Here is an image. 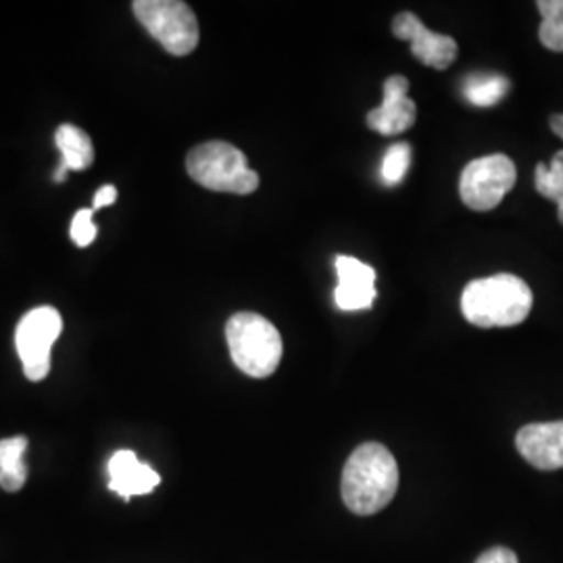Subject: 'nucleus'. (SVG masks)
I'll list each match as a JSON object with an SVG mask.
<instances>
[{
    "mask_svg": "<svg viewBox=\"0 0 563 563\" xmlns=\"http://www.w3.org/2000/svg\"><path fill=\"white\" fill-rule=\"evenodd\" d=\"M399 488V465L380 443L357 446L342 470V501L355 516H374L390 504Z\"/></svg>",
    "mask_w": 563,
    "mask_h": 563,
    "instance_id": "1",
    "label": "nucleus"
},
{
    "mask_svg": "<svg viewBox=\"0 0 563 563\" xmlns=\"http://www.w3.org/2000/svg\"><path fill=\"white\" fill-rule=\"evenodd\" d=\"M530 286L514 274L470 282L462 295L463 318L478 328H511L532 309Z\"/></svg>",
    "mask_w": 563,
    "mask_h": 563,
    "instance_id": "2",
    "label": "nucleus"
},
{
    "mask_svg": "<svg viewBox=\"0 0 563 563\" xmlns=\"http://www.w3.org/2000/svg\"><path fill=\"white\" fill-rule=\"evenodd\" d=\"M225 341L234 365L251 378H269L280 365V332L260 313L242 311L232 316L225 323Z\"/></svg>",
    "mask_w": 563,
    "mask_h": 563,
    "instance_id": "3",
    "label": "nucleus"
},
{
    "mask_svg": "<svg viewBox=\"0 0 563 563\" xmlns=\"http://www.w3.org/2000/svg\"><path fill=\"white\" fill-rule=\"evenodd\" d=\"M186 172L202 188L213 192L251 195L260 188V176L246 163L241 148L228 142H205L186 157Z\"/></svg>",
    "mask_w": 563,
    "mask_h": 563,
    "instance_id": "4",
    "label": "nucleus"
},
{
    "mask_svg": "<svg viewBox=\"0 0 563 563\" xmlns=\"http://www.w3.org/2000/svg\"><path fill=\"white\" fill-rule=\"evenodd\" d=\"M134 15L144 30L174 57L190 55L199 38V21L192 9L181 0H136Z\"/></svg>",
    "mask_w": 563,
    "mask_h": 563,
    "instance_id": "5",
    "label": "nucleus"
},
{
    "mask_svg": "<svg viewBox=\"0 0 563 563\" xmlns=\"http://www.w3.org/2000/svg\"><path fill=\"white\" fill-rule=\"evenodd\" d=\"M63 330L55 307H38L21 318L15 332V346L23 363V374L32 383H41L51 372V351Z\"/></svg>",
    "mask_w": 563,
    "mask_h": 563,
    "instance_id": "6",
    "label": "nucleus"
},
{
    "mask_svg": "<svg viewBox=\"0 0 563 563\" xmlns=\"http://www.w3.org/2000/svg\"><path fill=\"white\" fill-rule=\"evenodd\" d=\"M518 180L516 165L507 155H488L465 165L460 178V195L474 211H493Z\"/></svg>",
    "mask_w": 563,
    "mask_h": 563,
    "instance_id": "7",
    "label": "nucleus"
},
{
    "mask_svg": "<svg viewBox=\"0 0 563 563\" xmlns=\"http://www.w3.org/2000/svg\"><path fill=\"white\" fill-rule=\"evenodd\" d=\"M393 34L399 41H409L413 57L434 69H446L457 59V42L451 36L430 32L418 15L405 11L393 20Z\"/></svg>",
    "mask_w": 563,
    "mask_h": 563,
    "instance_id": "8",
    "label": "nucleus"
},
{
    "mask_svg": "<svg viewBox=\"0 0 563 563\" xmlns=\"http://www.w3.org/2000/svg\"><path fill=\"white\" fill-rule=\"evenodd\" d=\"M407 92L409 81L402 76H393L384 81L383 104L367 113L369 130L383 136H397L409 130L418 118V107L407 97Z\"/></svg>",
    "mask_w": 563,
    "mask_h": 563,
    "instance_id": "9",
    "label": "nucleus"
},
{
    "mask_svg": "<svg viewBox=\"0 0 563 563\" xmlns=\"http://www.w3.org/2000/svg\"><path fill=\"white\" fill-rule=\"evenodd\" d=\"M339 284L334 288V302L342 311H363L376 301V269L349 255H339L336 262Z\"/></svg>",
    "mask_w": 563,
    "mask_h": 563,
    "instance_id": "10",
    "label": "nucleus"
},
{
    "mask_svg": "<svg viewBox=\"0 0 563 563\" xmlns=\"http://www.w3.org/2000/svg\"><path fill=\"white\" fill-rule=\"evenodd\" d=\"M516 446L526 462L544 472L563 467L562 422L528 423L516 437Z\"/></svg>",
    "mask_w": 563,
    "mask_h": 563,
    "instance_id": "11",
    "label": "nucleus"
},
{
    "mask_svg": "<svg viewBox=\"0 0 563 563\" xmlns=\"http://www.w3.org/2000/svg\"><path fill=\"white\" fill-rule=\"evenodd\" d=\"M109 488L118 493L123 501H130L132 497H141L153 493L162 476L146 463L139 460V455L130 449L118 451L109 462Z\"/></svg>",
    "mask_w": 563,
    "mask_h": 563,
    "instance_id": "12",
    "label": "nucleus"
},
{
    "mask_svg": "<svg viewBox=\"0 0 563 563\" xmlns=\"http://www.w3.org/2000/svg\"><path fill=\"white\" fill-rule=\"evenodd\" d=\"M55 144L60 151V165H65L69 172H84L95 162V146L90 136L71 123L59 125Z\"/></svg>",
    "mask_w": 563,
    "mask_h": 563,
    "instance_id": "13",
    "label": "nucleus"
},
{
    "mask_svg": "<svg viewBox=\"0 0 563 563\" xmlns=\"http://www.w3.org/2000/svg\"><path fill=\"white\" fill-rule=\"evenodd\" d=\"M27 449L25 437L0 441V486L7 493H18L27 481V467L23 462Z\"/></svg>",
    "mask_w": 563,
    "mask_h": 563,
    "instance_id": "14",
    "label": "nucleus"
},
{
    "mask_svg": "<svg viewBox=\"0 0 563 563\" xmlns=\"http://www.w3.org/2000/svg\"><path fill=\"white\" fill-rule=\"evenodd\" d=\"M509 92V80L501 74H472L463 80V97L474 107H495Z\"/></svg>",
    "mask_w": 563,
    "mask_h": 563,
    "instance_id": "15",
    "label": "nucleus"
},
{
    "mask_svg": "<svg viewBox=\"0 0 563 563\" xmlns=\"http://www.w3.org/2000/svg\"><path fill=\"white\" fill-rule=\"evenodd\" d=\"M537 7L543 15L539 30L541 42L549 51L563 53V0H541Z\"/></svg>",
    "mask_w": 563,
    "mask_h": 563,
    "instance_id": "16",
    "label": "nucleus"
},
{
    "mask_svg": "<svg viewBox=\"0 0 563 563\" xmlns=\"http://www.w3.org/2000/svg\"><path fill=\"white\" fill-rule=\"evenodd\" d=\"M537 190L549 201H563V151H558L549 165H537Z\"/></svg>",
    "mask_w": 563,
    "mask_h": 563,
    "instance_id": "17",
    "label": "nucleus"
},
{
    "mask_svg": "<svg viewBox=\"0 0 563 563\" xmlns=\"http://www.w3.org/2000/svg\"><path fill=\"white\" fill-rule=\"evenodd\" d=\"M409 163H411V146L407 142H397L393 144L386 155H384L383 162V180L388 186H397L405 180V174L409 169Z\"/></svg>",
    "mask_w": 563,
    "mask_h": 563,
    "instance_id": "18",
    "label": "nucleus"
},
{
    "mask_svg": "<svg viewBox=\"0 0 563 563\" xmlns=\"http://www.w3.org/2000/svg\"><path fill=\"white\" fill-rule=\"evenodd\" d=\"M92 213H95V209H80L71 220V230H69L71 241L81 249L90 246L97 239V225L92 222Z\"/></svg>",
    "mask_w": 563,
    "mask_h": 563,
    "instance_id": "19",
    "label": "nucleus"
},
{
    "mask_svg": "<svg viewBox=\"0 0 563 563\" xmlns=\"http://www.w3.org/2000/svg\"><path fill=\"white\" fill-rule=\"evenodd\" d=\"M476 563H520L518 562V555L507 549V547H495V549H488L486 553H483Z\"/></svg>",
    "mask_w": 563,
    "mask_h": 563,
    "instance_id": "20",
    "label": "nucleus"
},
{
    "mask_svg": "<svg viewBox=\"0 0 563 563\" xmlns=\"http://www.w3.org/2000/svg\"><path fill=\"white\" fill-rule=\"evenodd\" d=\"M115 201H118V188H115V186H111V184H107V186H102V188L97 190V195H95V202H92V209L97 211V209L107 207V205H113Z\"/></svg>",
    "mask_w": 563,
    "mask_h": 563,
    "instance_id": "21",
    "label": "nucleus"
},
{
    "mask_svg": "<svg viewBox=\"0 0 563 563\" xmlns=\"http://www.w3.org/2000/svg\"><path fill=\"white\" fill-rule=\"evenodd\" d=\"M551 130L560 136L563 141V113H560V115H553L551 118Z\"/></svg>",
    "mask_w": 563,
    "mask_h": 563,
    "instance_id": "22",
    "label": "nucleus"
}]
</instances>
